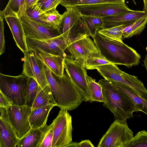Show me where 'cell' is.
Returning a JSON list of instances; mask_svg holds the SVG:
<instances>
[{"label": "cell", "instance_id": "cell-1", "mask_svg": "<svg viewBox=\"0 0 147 147\" xmlns=\"http://www.w3.org/2000/svg\"><path fill=\"white\" fill-rule=\"evenodd\" d=\"M43 65L56 106L67 111L77 108L84 101L83 98L67 74L65 73L62 77L58 76L45 65Z\"/></svg>", "mask_w": 147, "mask_h": 147}, {"label": "cell", "instance_id": "cell-2", "mask_svg": "<svg viewBox=\"0 0 147 147\" xmlns=\"http://www.w3.org/2000/svg\"><path fill=\"white\" fill-rule=\"evenodd\" d=\"M93 39L101 57L112 63L129 68L140 63V55L123 42L111 39L97 32Z\"/></svg>", "mask_w": 147, "mask_h": 147}, {"label": "cell", "instance_id": "cell-3", "mask_svg": "<svg viewBox=\"0 0 147 147\" xmlns=\"http://www.w3.org/2000/svg\"><path fill=\"white\" fill-rule=\"evenodd\" d=\"M98 83L102 87L103 106L113 113L115 120L121 121L131 118L134 112L140 111L129 98L119 91L106 79H101Z\"/></svg>", "mask_w": 147, "mask_h": 147}, {"label": "cell", "instance_id": "cell-4", "mask_svg": "<svg viewBox=\"0 0 147 147\" xmlns=\"http://www.w3.org/2000/svg\"><path fill=\"white\" fill-rule=\"evenodd\" d=\"M95 69L105 79L126 85L134 89L142 98L147 100V90L136 76L121 71L114 64L98 66Z\"/></svg>", "mask_w": 147, "mask_h": 147}, {"label": "cell", "instance_id": "cell-5", "mask_svg": "<svg viewBox=\"0 0 147 147\" xmlns=\"http://www.w3.org/2000/svg\"><path fill=\"white\" fill-rule=\"evenodd\" d=\"M29 78L22 74L13 76L0 73V91L11 99L13 104L24 105V94Z\"/></svg>", "mask_w": 147, "mask_h": 147}, {"label": "cell", "instance_id": "cell-6", "mask_svg": "<svg viewBox=\"0 0 147 147\" xmlns=\"http://www.w3.org/2000/svg\"><path fill=\"white\" fill-rule=\"evenodd\" d=\"M67 42L66 49L70 55L82 66H84V62L88 58L101 57L94 41L89 36L79 34L76 37L68 40Z\"/></svg>", "mask_w": 147, "mask_h": 147}, {"label": "cell", "instance_id": "cell-7", "mask_svg": "<svg viewBox=\"0 0 147 147\" xmlns=\"http://www.w3.org/2000/svg\"><path fill=\"white\" fill-rule=\"evenodd\" d=\"M126 120H115L100 140L97 147H124L125 143L134 137Z\"/></svg>", "mask_w": 147, "mask_h": 147}, {"label": "cell", "instance_id": "cell-8", "mask_svg": "<svg viewBox=\"0 0 147 147\" xmlns=\"http://www.w3.org/2000/svg\"><path fill=\"white\" fill-rule=\"evenodd\" d=\"M54 121L52 147H65L72 141V118L67 110L61 109Z\"/></svg>", "mask_w": 147, "mask_h": 147}, {"label": "cell", "instance_id": "cell-9", "mask_svg": "<svg viewBox=\"0 0 147 147\" xmlns=\"http://www.w3.org/2000/svg\"><path fill=\"white\" fill-rule=\"evenodd\" d=\"M64 68L77 90L82 94L84 101L89 102L90 94L84 66L78 63L71 55H67L64 60Z\"/></svg>", "mask_w": 147, "mask_h": 147}, {"label": "cell", "instance_id": "cell-10", "mask_svg": "<svg viewBox=\"0 0 147 147\" xmlns=\"http://www.w3.org/2000/svg\"><path fill=\"white\" fill-rule=\"evenodd\" d=\"M65 8L66 11L62 14L61 21L58 27L61 35L68 40L76 37L79 34H85L82 15L74 7Z\"/></svg>", "mask_w": 147, "mask_h": 147}, {"label": "cell", "instance_id": "cell-11", "mask_svg": "<svg viewBox=\"0 0 147 147\" xmlns=\"http://www.w3.org/2000/svg\"><path fill=\"white\" fill-rule=\"evenodd\" d=\"M74 7L81 15L103 17L121 14L131 10L124 3H105Z\"/></svg>", "mask_w": 147, "mask_h": 147}, {"label": "cell", "instance_id": "cell-12", "mask_svg": "<svg viewBox=\"0 0 147 147\" xmlns=\"http://www.w3.org/2000/svg\"><path fill=\"white\" fill-rule=\"evenodd\" d=\"M7 110L10 123L20 139L31 129L29 117L31 112V108L25 105L13 104Z\"/></svg>", "mask_w": 147, "mask_h": 147}, {"label": "cell", "instance_id": "cell-13", "mask_svg": "<svg viewBox=\"0 0 147 147\" xmlns=\"http://www.w3.org/2000/svg\"><path fill=\"white\" fill-rule=\"evenodd\" d=\"M26 37L47 40L60 35L58 28L45 26L29 18L26 13L19 18Z\"/></svg>", "mask_w": 147, "mask_h": 147}, {"label": "cell", "instance_id": "cell-14", "mask_svg": "<svg viewBox=\"0 0 147 147\" xmlns=\"http://www.w3.org/2000/svg\"><path fill=\"white\" fill-rule=\"evenodd\" d=\"M23 59L22 74L35 79L42 89L49 86L43 64L34 53L30 51L26 52Z\"/></svg>", "mask_w": 147, "mask_h": 147}, {"label": "cell", "instance_id": "cell-15", "mask_svg": "<svg viewBox=\"0 0 147 147\" xmlns=\"http://www.w3.org/2000/svg\"><path fill=\"white\" fill-rule=\"evenodd\" d=\"M28 50L38 48L52 55L66 57L65 53L68 40L62 35L47 40H39L26 37Z\"/></svg>", "mask_w": 147, "mask_h": 147}, {"label": "cell", "instance_id": "cell-16", "mask_svg": "<svg viewBox=\"0 0 147 147\" xmlns=\"http://www.w3.org/2000/svg\"><path fill=\"white\" fill-rule=\"evenodd\" d=\"M0 147H16L20 139L9 119L7 109L0 107Z\"/></svg>", "mask_w": 147, "mask_h": 147}, {"label": "cell", "instance_id": "cell-17", "mask_svg": "<svg viewBox=\"0 0 147 147\" xmlns=\"http://www.w3.org/2000/svg\"><path fill=\"white\" fill-rule=\"evenodd\" d=\"M33 52L42 63L57 76L62 77L64 72V60L65 57L52 55L38 48L29 50Z\"/></svg>", "mask_w": 147, "mask_h": 147}, {"label": "cell", "instance_id": "cell-18", "mask_svg": "<svg viewBox=\"0 0 147 147\" xmlns=\"http://www.w3.org/2000/svg\"><path fill=\"white\" fill-rule=\"evenodd\" d=\"M147 14V13L143 11L131 10L121 14L103 17L104 25L102 29L132 24Z\"/></svg>", "mask_w": 147, "mask_h": 147}, {"label": "cell", "instance_id": "cell-19", "mask_svg": "<svg viewBox=\"0 0 147 147\" xmlns=\"http://www.w3.org/2000/svg\"><path fill=\"white\" fill-rule=\"evenodd\" d=\"M4 18L10 28L17 47L24 54L28 51L26 36L20 18L13 16H7Z\"/></svg>", "mask_w": 147, "mask_h": 147}, {"label": "cell", "instance_id": "cell-20", "mask_svg": "<svg viewBox=\"0 0 147 147\" xmlns=\"http://www.w3.org/2000/svg\"><path fill=\"white\" fill-rule=\"evenodd\" d=\"M120 92L127 95L140 109V111L147 114V100L144 99L130 87L109 79H106Z\"/></svg>", "mask_w": 147, "mask_h": 147}, {"label": "cell", "instance_id": "cell-21", "mask_svg": "<svg viewBox=\"0 0 147 147\" xmlns=\"http://www.w3.org/2000/svg\"><path fill=\"white\" fill-rule=\"evenodd\" d=\"M55 104L48 105L32 111L29 117L31 128H40L46 124L49 113Z\"/></svg>", "mask_w": 147, "mask_h": 147}, {"label": "cell", "instance_id": "cell-22", "mask_svg": "<svg viewBox=\"0 0 147 147\" xmlns=\"http://www.w3.org/2000/svg\"><path fill=\"white\" fill-rule=\"evenodd\" d=\"M26 0H9L5 8L0 12V17L4 18L7 16L20 18L26 13Z\"/></svg>", "mask_w": 147, "mask_h": 147}, {"label": "cell", "instance_id": "cell-23", "mask_svg": "<svg viewBox=\"0 0 147 147\" xmlns=\"http://www.w3.org/2000/svg\"><path fill=\"white\" fill-rule=\"evenodd\" d=\"M81 15L85 34L93 38L98 31L103 28L104 22L102 18Z\"/></svg>", "mask_w": 147, "mask_h": 147}, {"label": "cell", "instance_id": "cell-24", "mask_svg": "<svg viewBox=\"0 0 147 147\" xmlns=\"http://www.w3.org/2000/svg\"><path fill=\"white\" fill-rule=\"evenodd\" d=\"M42 131L41 128H31L17 144V147H37L41 139Z\"/></svg>", "mask_w": 147, "mask_h": 147}, {"label": "cell", "instance_id": "cell-25", "mask_svg": "<svg viewBox=\"0 0 147 147\" xmlns=\"http://www.w3.org/2000/svg\"><path fill=\"white\" fill-rule=\"evenodd\" d=\"M52 104H55L49 86L43 89H42L40 87L31 107V111Z\"/></svg>", "mask_w": 147, "mask_h": 147}, {"label": "cell", "instance_id": "cell-26", "mask_svg": "<svg viewBox=\"0 0 147 147\" xmlns=\"http://www.w3.org/2000/svg\"><path fill=\"white\" fill-rule=\"evenodd\" d=\"M86 77L91 96L89 102H90L94 101L103 102L104 100L101 85L96 82L95 79L87 74Z\"/></svg>", "mask_w": 147, "mask_h": 147}, {"label": "cell", "instance_id": "cell-27", "mask_svg": "<svg viewBox=\"0 0 147 147\" xmlns=\"http://www.w3.org/2000/svg\"><path fill=\"white\" fill-rule=\"evenodd\" d=\"M40 87L35 79L29 78L24 94L25 105L32 107Z\"/></svg>", "mask_w": 147, "mask_h": 147}, {"label": "cell", "instance_id": "cell-28", "mask_svg": "<svg viewBox=\"0 0 147 147\" xmlns=\"http://www.w3.org/2000/svg\"><path fill=\"white\" fill-rule=\"evenodd\" d=\"M60 4L65 7L76 5L105 3H124V0H60Z\"/></svg>", "mask_w": 147, "mask_h": 147}, {"label": "cell", "instance_id": "cell-29", "mask_svg": "<svg viewBox=\"0 0 147 147\" xmlns=\"http://www.w3.org/2000/svg\"><path fill=\"white\" fill-rule=\"evenodd\" d=\"M147 23V14L138 19L130 25V28L122 34L123 39L129 38L140 34L145 28Z\"/></svg>", "mask_w": 147, "mask_h": 147}, {"label": "cell", "instance_id": "cell-30", "mask_svg": "<svg viewBox=\"0 0 147 147\" xmlns=\"http://www.w3.org/2000/svg\"><path fill=\"white\" fill-rule=\"evenodd\" d=\"M26 14L29 18L42 25L53 27L47 22L45 13L36 4L26 8Z\"/></svg>", "mask_w": 147, "mask_h": 147}, {"label": "cell", "instance_id": "cell-31", "mask_svg": "<svg viewBox=\"0 0 147 147\" xmlns=\"http://www.w3.org/2000/svg\"><path fill=\"white\" fill-rule=\"evenodd\" d=\"M54 121L49 125L47 124L41 128L42 134L37 147H52L54 134Z\"/></svg>", "mask_w": 147, "mask_h": 147}, {"label": "cell", "instance_id": "cell-32", "mask_svg": "<svg viewBox=\"0 0 147 147\" xmlns=\"http://www.w3.org/2000/svg\"><path fill=\"white\" fill-rule=\"evenodd\" d=\"M131 24L122 25L106 29H101L98 30L97 32L111 39L123 42V30Z\"/></svg>", "mask_w": 147, "mask_h": 147}, {"label": "cell", "instance_id": "cell-33", "mask_svg": "<svg viewBox=\"0 0 147 147\" xmlns=\"http://www.w3.org/2000/svg\"><path fill=\"white\" fill-rule=\"evenodd\" d=\"M124 147H147V131H139L125 143Z\"/></svg>", "mask_w": 147, "mask_h": 147}, {"label": "cell", "instance_id": "cell-34", "mask_svg": "<svg viewBox=\"0 0 147 147\" xmlns=\"http://www.w3.org/2000/svg\"><path fill=\"white\" fill-rule=\"evenodd\" d=\"M111 64L113 63L101 57H92L86 59L84 66L87 69L93 70L98 66Z\"/></svg>", "mask_w": 147, "mask_h": 147}, {"label": "cell", "instance_id": "cell-35", "mask_svg": "<svg viewBox=\"0 0 147 147\" xmlns=\"http://www.w3.org/2000/svg\"><path fill=\"white\" fill-rule=\"evenodd\" d=\"M45 13L48 23L51 26L57 28L61 21L62 15L59 13L56 8L52 9Z\"/></svg>", "mask_w": 147, "mask_h": 147}, {"label": "cell", "instance_id": "cell-36", "mask_svg": "<svg viewBox=\"0 0 147 147\" xmlns=\"http://www.w3.org/2000/svg\"><path fill=\"white\" fill-rule=\"evenodd\" d=\"M60 0H38L36 4L44 12L56 8Z\"/></svg>", "mask_w": 147, "mask_h": 147}, {"label": "cell", "instance_id": "cell-37", "mask_svg": "<svg viewBox=\"0 0 147 147\" xmlns=\"http://www.w3.org/2000/svg\"><path fill=\"white\" fill-rule=\"evenodd\" d=\"M3 19L0 17V55L5 53V49Z\"/></svg>", "mask_w": 147, "mask_h": 147}, {"label": "cell", "instance_id": "cell-38", "mask_svg": "<svg viewBox=\"0 0 147 147\" xmlns=\"http://www.w3.org/2000/svg\"><path fill=\"white\" fill-rule=\"evenodd\" d=\"M13 104L11 99L0 91V107L7 109Z\"/></svg>", "mask_w": 147, "mask_h": 147}, {"label": "cell", "instance_id": "cell-39", "mask_svg": "<svg viewBox=\"0 0 147 147\" xmlns=\"http://www.w3.org/2000/svg\"><path fill=\"white\" fill-rule=\"evenodd\" d=\"M79 147H94L90 140H88L82 141L79 142Z\"/></svg>", "mask_w": 147, "mask_h": 147}, {"label": "cell", "instance_id": "cell-40", "mask_svg": "<svg viewBox=\"0 0 147 147\" xmlns=\"http://www.w3.org/2000/svg\"><path fill=\"white\" fill-rule=\"evenodd\" d=\"M38 0H26V9L36 4Z\"/></svg>", "mask_w": 147, "mask_h": 147}, {"label": "cell", "instance_id": "cell-41", "mask_svg": "<svg viewBox=\"0 0 147 147\" xmlns=\"http://www.w3.org/2000/svg\"><path fill=\"white\" fill-rule=\"evenodd\" d=\"M79 143L77 142H71L65 147H78Z\"/></svg>", "mask_w": 147, "mask_h": 147}, {"label": "cell", "instance_id": "cell-42", "mask_svg": "<svg viewBox=\"0 0 147 147\" xmlns=\"http://www.w3.org/2000/svg\"><path fill=\"white\" fill-rule=\"evenodd\" d=\"M143 1L144 6L143 11L147 13V0H143Z\"/></svg>", "mask_w": 147, "mask_h": 147}, {"label": "cell", "instance_id": "cell-43", "mask_svg": "<svg viewBox=\"0 0 147 147\" xmlns=\"http://www.w3.org/2000/svg\"><path fill=\"white\" fill-rule=\"evenodd\" d=\"M144 66L145 67L147 72V53L145 55L144 60Z\"/></svg>", "mask_w": 147, "mask_h": 147}]
</instances>
